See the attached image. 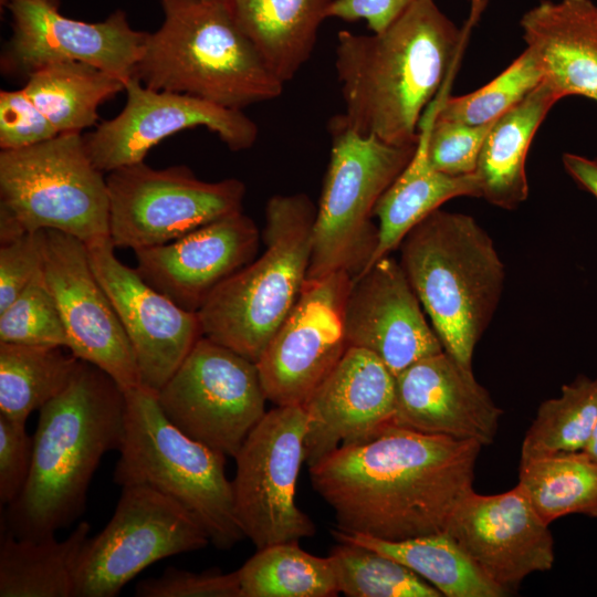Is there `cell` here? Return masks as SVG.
Here are the masks:
<instances>
[{
  "label": "cell",
  "mask_w": 597,
  "mask_h": 597,
  "mask_svg": "<svg viewBox=\"0 0 597 597\" xmlns=\"http://www.w3.org/2000/svg\"><path fill=\"white\" fill-rule=\"evenodd\" d=\"M481 444L391 425L308 467L337 528L386 541L441 533L473 488Z\"/></svg>",
  "instance_id": "1"
},
{
  "label": "cell",
  "mask_w": 597,
  "mask_h": 597,
  "mask_svg": "<svg viewBox=\"0 0 597 597\" xmlns=\"http://www.w3.org/2000/svg\"><path fill=\"white\" fill-rule=\"evenodd\" d=\"M464 34L434 0H417L380 32L339 31L335 69L345 122L362 135L416 145Z\"/></svg>",
  "instance_id": "2"
},
{
  "label": "cell",
  "mask_w": 597,
  "mask_h": 597,
  "mask_svg": "<svg viewBox=\"0 0 597 597\" xmlns=\"http://www.w3.org/2000/svg\"><path fill=\"white\" fill-rule=\"evenodd\" d=\"M125 391L104 370L81 360L65 389L39 410L28 482L6 506L1 530L41 540L84 512L87 490L103 458L119 450Z\"/></svg>",
  "instance_id": "3"
},
{
  "label": "cell",
  "mask_w": 597,
  "mask_h": 597,
  "mask_svg": "<svg viewBox=\"0 0 597 597\" xmlns=\"http://www.w3.org/2000/svg\"><path fill=\"white\" fill-rule=\"evenodd\" d=\"M164 21L147 33L133 76L147 87L240 109L279 97L268 69L224 0H160Z\"/></svg>",
  "instance_id": "4"
},
{
  "label": "cell",
  "mask_w": 597,
  "mask_h": 597,
  "mask_svg": "<svg viewBox=\"0 0 597 597\" xmlns=\"http://www.w3.org/2000/svg\"><path fill=\"white\" fill-rule=\"evenodd\" d=\"M399 248L400 264L444 352L472 368L475 345L504 284V264L492 239L472 217L439 208Z\"/></svg>",
  "instance_id": "5"
},
{
  "label": "cell",
  "mask_w": 597,
  "mask_h": 597,
  "mask_svg": "<svg viewBox=\"0 0 597 597\" xmlns=\"http://www.w3.org/2000/svg\"><path fill=\"white\" fill-rule=\"evenodd\" d=\"M315 214L303 192L269 199L265 250L219 285L197 312L203 336L259 360L306 282Z\"/></svg>",
  "instance_id": "6"
},
{
  "label": "cell",
  "mask_w": 597,
  "mask_h": 597,
  "mask_svg": "<svg viewBox=\"0 0 597 597\" xmlns=\"http://www.w3.org/2000/svg\"><path fill=\"white\" fill-rule=\"evenodd\" d=\"M114 470L122 488H150L180 504L219 549L245 538L234 514L224 454L191 439L164 415L157 394L125 391V429Z\"/></svg>",
  "instance_id": "7"
},
{
  "label": "cell",
  "mask_w": 597,
  "mask_h": 597,
  "mask_svg": "<svg viewBox=\"0 0 597 597\" xmlns=\"http://www.w3.org/2000/svg\"><path fill=\"white\" fill-rule=\"evenodd\" d=\"M331 153L316 208L306 280L345 271L356 277L378 244L374 209L412 159L416 145H392L353 129L335 115L328 122Z\"/></svg>",
  "instance_id": "8"
},
{
  "label": "cell",
  "mask_w": 597,
  "mask_h": 597,
  "mask_svg": "<svg viewBox=\"0 0 597 597\" xmlns=\"http://www.w3.org/2000/svg\"><path fill=\"white\" fill-rule=\"evenodd\" d=\"M0 210L25 232L56 230L90 244L109 238L106 178L82 133L0 153Z\"/></svg>",
  "instance_id": "9"
},
{
  "label": "cell",
  "mask_w": 597,
  "mask_h": 597,
  "mask_svg": "<svg viewBox=\"0 0 597 597\" xmlns=\"http://www.w3.org/2000/svg\"><path fill=\"white\" fill-rule=\"evenodd\" d=\"M109 239L134 251L174 241L243 211L245 185L205 181L185 165L155 169L144 161L108 172Z\"/></svg>",
  "instance_id": "10"
},
{
  "label": "cell",
  "mask_w": 597,
  "mask_h": 597,
  "mask_svg": "<svg viewBox=\"0 0 597 597\" xmlns=\"http://www.w3.org/2000/svg\"><path fill=\"white\" fill-rule=\"evenodd\" d=\"M166 418L191 439L234 457L265 415L256 363L201 336L157 392Z\"/></svg>",
  "instance_id": "11"
},
{
  "label": "cell",
  "mask_w": 597,
  "mask_h": 597,
  "mask_svg": "<svg viewBox=\"0 0 597 597\" xmlns=\"http://www.w3.org/2000/svg\"><path fill=\"white\" fill-rule=\"evenodd\" d=\"M303 406L266 411L240 447L232 484L237 522L256 549L300 542L316 533L296 504V483L305 462Z\"/></svg>",
  "instance_id": "12"
},
{
  "label": "cell",
  "mask_w": 597,
  "mask_h": 597,
  "mask_svg": "<svg viewBox=\"0 0 597 597\" xmlns=\"http://www.w3.org/2000/svg\"><path fill=\"white\" fill-rule=\"evenodd\" d=\"M209 543L176 501L146 486L122 488L112 519L81 551L74 597H114L155 562Z\"/></svg>",
  "instance_id": "13"
},
{
  "label": "cell",
  "mask_w": 597,
  "mask_h": 597,
  "mask_svg": "<svg viewBox=\"0 0 597 597\" xmlns=\"http://www.w3.org/2000/svg\"><path fill=\"white\" fill-rule=\"evenodd\" d=\"M352 283L345 271L306 280L256 362L265 397L273 405L303 406L345 354Z\"/></svg>",
  "instance_id": "14"
},
{
  "label": "cell",
  "mask_w": 597,
  "mask_h": 597,
  "mask_svg": "<svg viewBox=\"0 0 597 597\" xmlns=\"http://www.w3.org/2000/svg\"><path fill=\"white\" fill-rule=\"evenodd\" d=\"M10 14L11 35L0 55L3 76L25 78L56 62L93 64L127 82L147 32L133 29L123 10L100 22L63 15L60 0H0Z\"/></svg>",
  "instance_id": "15"
},
{
  "label": "cell",
  "mask_w": 597,
  "mask_h": 597,
  "mask_svg": "<svg viewBox=\"0 0 597 597\" xmlns=\"http://www.w3.org/2000/svg\"><path fill=\"white\" fill-rule=\"evenodd\" d=\"M126 103L112 119L83 135L93 164L103 172L144 161L165 138L186 129L205 127L231 150L251 148L259 135L255 122L232 109L188 94L157 91L130 77Z\"/></svg>",
  "instance_id": "16"
},
{
  "label": "cell",
  "mask_w": 597,
  "mask_h": 597,
  "mask_svg": "<svg viewBox=\"0 0 597 597\" xmlns=\"http://www.w3.org/2000/svg\"><path fill=\"white\" fill-rule=\"evenodd\" d=\"M43 271L78 359L107 373L126 391L140 386L132 344L88 258L86 244L56 230H42Z\"/></svg>",
  "instance_id": "17"
},
{
  "label": "cell",
  "mask_w": 597,
  "mask_h": 597,
  "mask_svg": "<svg viewBox=\"0 0 597 597\" xmlns=\"http://www.w3.org/2000/svg\"><path fill=\"white\" fill-rule=\"evenodd\" d=\"M86 248L132 344L140 386L157 394L203 336L198 314L180 307L123 264L109 238Z\"/></svg>",
  "instance_id": "18"
},
{
  "label": "cell",
  "mask_w": 597,
  "mask_h": 597,
  "mask_svg": "<svg viewBox=\"0 0 597 597\" xmlns=\"http://www.w3.org/2000/svg\"><path fill=\"white\" fill-rule=\"evenodd\" d=\"M492 582L507 593L555 559L548 524L516 485L499 494L473 490L453 510L444 531Z\"/></svg>",
  "instance_id": "19"
},
{
  "label": "cell",
  "mask_w": 597,
  "mask_h": 597,
  "mask_svg": "<svg viewBox=\"0 0 597 597\" xmlns=\"http://www.w3.org/2000/svg\"><path fill=\"white\" fill-rule=\"evenodd\" d=\"M395 402V375L369 350L348 346L303 405L305 463L375 438L394 425Z\"/></svg>",
  "instance_id": "20"
},
{
  "label": "cell",
  "mask_w": 597,
  "mask_h": 597,
  "mask_svg": "<svg viewBox=\"0 0 597 597\" xmlns=\"http://www.w3.org/2000/svg\"><path fill=\"white\" fill-rule=\"evenodd\" d=\"M348 346L376 355L396 376L443 349L400 264L390 255L353 277L345 307Z\"/></svg>",
  "instance_id": "21"
},
{
  "label": "cell",
  "mask_w": 597,
  "mask_h": 597,
  "mask_svg": "<svg viewBox=\"0 0 597 597\" xmlns=\"http://www.w3.org/2000/svg\"><path fill=\"white\" fill-rule=\"evenodd\" d=\"M259 242L255 222L240 211L134 251L135 270L151 287L197 313L219 285L255 259Z\"/></svg>",
  "instance_id": "22"
},
{
  "label": "cell",
  "mask_w": 597,
  "mask_h": 597,
  "mask_svg": "<svg viewBox=\"0 0 597 597\" xmlns=\"http://www.w3.org/2000/svg\"><path fill=\"white\" fill-rule=\"evenodd\" d=\"M396 377L394 425L427 434L493 443L503 413L467 368L442 350Z\"/></svg>",
  "instance_id": "23"
},
{
  "label": "cell",
  "mask_w": 597,
  "mask_h": 597,
  "mask_svg": "<svg viewBox=\"0 0 597 597\" xmlns=\"http://www.w3.org/2000/svg\"><path fill=\"white\" fill-rule=\"evenodd\" d=\"M520 25L544 81L559 98L597 97V6L591 0H542Z\"/></svg>",
  "instance_id": "24"
},
{
  "label": "cell",
  "mask_w": 597,
  "mask_h": 597,
  "mask_svg": "<svg viewBox=\"0 0 597 597\" xmlns=\"http://www.w3.org/2000/svg\"><path fill=\"white\" fill-rule=\"evenodd\" d=\"M241 31L283 84L310 60L333 0H224Z\"/></svg>",
  "instance_id": "25"
},
{
  "label": "cell",
  "mask_w": 597,
  "mask_h": 597,
  "mask_svg": "<svg viewBox=\"0 0 597 597\" xmlns=\"http://www.w3.org/2000/svg\"><path fill=\"white\" fill-rule=\"evenodd\" d=\"M559 100L544 81L493 122L474 172L481 184L482 197L490 203L511 210L526 200L527 151L542 122Z\"/></svg>",
  "instance_id": "26"
},
{
  "label": "cell",
  "mask_w": 597,
  "mask_h": 597,
  "mask_svg": "<svg viewBox=\"0 0 597 597\" xmlns=\"http://www.w3.org/2000/svg\"><path fill=\"white\" fill-rule=\"evenodd\" d=\"M461 196L482 197L478 176H451L434 169L427 156L425 134L419 128L412 159L374 209V217L378 219V244L366 270L397 249L407 233L428 214Z\"/></svg>",
  "instance_id": "27"
},
{
  "label": "cell",
  "mask_w": 597,
  "mask_h": 597,
  "mask_svg": "<svg viewBox=\"0 0 597 597\" xmlns=\"http://www.w3.org/2000/svg\"><path fill=\"white\" fill-rule=\"evenodd\" d=\"M332 535L337 542L362 545L405 565L442 596L502 597L507 593L486 577L446 532L402 541H386L338 528Z\"/></svg>",
  "instance_id": "28"
},
{
  "label": "cell",
  "mask_w": 597,
  "mask_h": 597,
  "mask_svg": "<svg viewBox=\"0 0 597 597\" xmlns=\"http://www.w3.org/2000/svg\"><path fill=\"white\" fill-rule=\"evenodd\" d=\"M88 534L86 522L63 541L54 535L18 538L1 530L0 597H74L77 561Z\"/></svg>",
  "instance_id": "29"
},
{
  "label": "cell",
  "mask_w": 597,
  "mask_h": 597,
  "mask_svg": "<svg viewBox=\"0 0 597 597\" xmlns=\"http://www.w3.org/2000/svg\"><path fill=\"white\" fill-rule=\"evenodd\" d=\"M122 78L85 62L63 61L31 73L24 92L59 134L82 133L96 124L98 107L125 91Z\"/></svg>",
  "instance_id": "30"
},
{
  "label": "cell",
  "mask_w": 597,
  "mask_h": 597,
  "mask_svg": "<svg viewBox=\"0 0 597 597\" xmlns=\"http://www.w3.org/2000/svg\"><path fill=\"white\" fill-rule=\"evenodd\" d=\"M64 348L0 342V413L25 421L65 389L80 359Z\"/></svg>",
  "instance_id": "31"
},
{
  "label": "cell",
  "mask_w": 597,
  "mask_h": 597,
  "mask_svg": "<svg viewBox=\"0 0 597 597\" xmlns=\"http://www.w3.org/2000/svg\"><path fill=\"white\" fill-rule=\"evenodd\" d=\"M517 485L548 525L569 514L597 517V462L584 451L520 463Z\"/></svg>",
  "instance_id": "32"
},
{
  "label": "cell",
  "mask_w": 597,
  "mask_h": 597,
  "mask_svg": "<svg viewBox=\"0 0 597 597\" xmlns=\"http://www.w3.org/2000/svg\"><path fill=\"white\" fill-rule=\"evenodd\" d=\"M240 597H332L339 594L329 556L312 555L298 542L256 549L238 570Z\"/></svg>",
  "instance_id": "33"
},
{
  "label": "cell",
  "mask_w": 597,
  "mask_h": 597,
  "mask_svg": "<svg viewBox=\"0 0 597 597\" xmlns=\"http://www.w3.org/2000/svg\"><path fill=\"white\" fill-rule=\"evenodd\" d=\"M597 421V378L579 375L557 398L543 401L521 447L520 463L583 451Z\"/></svg>",
  "instance_id": "34"
},
{
  "label": "cell",
  "mask_w": 597,
  "mask_h": 597,
  "mask_svg": "<svg viewBox=\"0 0 597 597\" xmlns=\"http://www.w3.org/2000/svg\"><path fill=\"white\" fill-rule=\"evenodd\" d=\"M328 555L339 593L348 597H440L405 565L367 547L338 542Z\"/></svg>",
  "instance_id": "35"
},
{
  "label": "cell",
  "mask_w": 597,
  "mask_h": 597,
  "mask_svg": "<svg viewBox=\"0 0 597 597\" xmlns=\"http://www.w3.org/2000/svg\"><path fill=\"white\" fill-rule=\"evenodd\" d=\"M542 82L543 70L526 48L503 72L474 92L461 96L439 94L436 117L480 126L493 123L522 102Z\"/></svg>",
  "instance_id": "36"
},
{
  "label": "cell",
  "mask_w": 597,
  "mask_h": 597,
  "mask_svg": "<svg viewBox=\"0 0 597 597\" xmlns=\"http://www.w3.org/2000/svg\"><path fill=\"white\" fill-rule=\"evenodd\" d=\"M0 342L67 348V337L43 265L0 312Z\"/></svg>",
  "instance_id": "37"
},
{
  "label": "cell",
  "mask_w": 597,
  "mask_h": 597,
  "mask_svg": "<svg viewBox=\"0 0 597 597\" xmlns=\"http://www.w3.org/2000/svg\"><path fill=\"white\" fill-rule=\"evenodd\" d=\"M437 97L419 124L425 134L428 159L434 169L447 175L474 174L483 142L493 123L471 126L438 118Z\"/></svg>",
  "instance_id": "38"
},
{
  "label": "cell",
  "mask_w": 597,
  "mask_h": 597,
  "mask_svg": "<svg viewBox=\"0 0 597 597\" xmlns=\"http://www.w3.org/2000/svg\"><path fill=\"white\" fill-rule=\"evenodd\" d=\"M138 597H240L238 572L218 568L200 573L167 567L159 577L143 579L135 587Z\"/></svg>",
  "instance_id": "39"
},
{
  "label": "cell",
  "mask_w": 597,
  "mask_h": 597,
  "mask_svg": "<svg viewBox=\"0 0 597 597\" xmlns=\"http://www.w3.org/2000/svg\"><path fill=\"white\" fill-rule=\"evenodd\" d=\"M59 132L23 88L0 92V148L12 150L49 140Z\"/></svg>",
  "instance_id": "40"
},
{
  "label": "cell",
  "mask_w": 597,
  "mask_h": 597,
  "mask_svg": "<svg viewBox=\"0 0 597 597\" xmlns=\"http://www.w3.org/2000/svg\"><path fill=\"white\" fill-rule=\"evenodd\" d=\"M33 436L25 421L0 413V502L8 506L23 491L32 467Z\"/></svg>",
  "instance_id": "41"
},
{
  "label": "cell",
  "mask_w": 597,
  "mask_h": 597,
  "mask_svg": "<svg viewBox=\"0 0 597 597\" xmlns=\"http://www.w3.org/2000/svg\"><path fill=\"white\" fill-rule=\"evenodd\" d=\"M42 265V230L0 243V312L15 300Z\"/></svg>",
  "instance_id": "42"
},
{
  "label": "cell",
  "mask_w": 597,
  "mask_h": 597,
  "mask_svg": "<svg viewBox=\"0 0 597 597\" xmlns=\"http://www.w3.org/2000/svg\"><path fill=\"white\" fill-rule=\"evenodd\" d=\"M417 0H333L327 17L347 22L364 20L371 32H380Z\"/></svg>",
  "instance_id": "43"
},
{
  "label": "cell",
  "mask_w": 597,
  "mask_h": 597,
  "mask_svg": "<svg viewBox=\"0 0 597 597\" xmlns=\"http://www.w3.org/2000/svg\"><path fill=\"white\" fill-rule=\"evenodd\" d=\"M567 174L584 189L597 198V158L590 159L576 154L563 155Z\"/></svg>",
  "instance_id": "44"
},
{
  "label": "cell",
  "mask_w": 597,
  "mask_h": 597,
  "mask_svg": "<svg viewBox=\"0 0 597 597\" xmlns=\"http://www.w3.org/2000/svg\"><path fill=\"white\" fill-rule=\"evenodd\" d=\"M593 461L597 462V421L591 432L590 439L583 450Z\"/></svg>",
  "instance_id": "45"
},
{
  "label": "cell",
  "mask_w": 597,
  "mask_h": 597,
  "mask_svg": "<svg viewBox=\"0 0 597 597\" xmlns=\"http://www.w3.org/2000/svg\"><path fill=\"white\" fill-rule=\"evenodd\" d=\"M595 102H597V97H596Z\"/></svg>",
  "instance_id": "46"
},
{
  "label": "cell",
  "mask_w": 597,
  "mask_h": 597,
  "mask_svg": "<svg viewBox=\"0 0 597 597\" xmlns=\"http://www.w3.org/2000/svg\"><path fill=\"white\" fill-rule=\"evenodd\" d=\"M596 6H597V3H596Z\"/></svg>",
  "instance_id": "47"
}]
</instances>
